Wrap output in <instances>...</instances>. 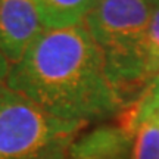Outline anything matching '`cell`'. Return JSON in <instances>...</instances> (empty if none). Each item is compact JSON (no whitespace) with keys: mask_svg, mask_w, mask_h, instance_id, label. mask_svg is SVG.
Here are the masks:
<instances>
[{"mask_svg":"<svg viewBox=\"0 0 159 159\" xmlns=\"http://www.w3.org/2000/svg\"><path fill=\"white\" fill-rule=\"evenodd\" d=\"M68 152V150H66ZM66 152H62V153H56V155H52V156H47V158L43 159H66Z\"/></svg>","mask_w":159,"mask_h":159,"instance_id":"9","label":"cell"},{"mask_svg":"<svg viewBox=\"0 0 159 159\" xmlns=\"http://www.w3.org/2000/svg\"><path fill=\"white\" fill-rule=\"evenodd\" d=\"M153 5L155 0H99L83 25L105 53L124 50L148 30Z\"/></svg>","mask_w":159,"mask_h":159,"instance_id":"3","label":"cell"},{"mask_svg":"<svg viewBox=\"0 0 159 159\" xmlns=\"http://www.w3.org/2000/svg\"><path fill=\"white\" fill-rule=\"evenodd\" d=\"M99 0H37L46 30L81 25Z\"/></svg>","mask_w":159,"mask_h":159,"instance_id":"6","label":"cell"},{"mask_svg":"<svg viewBox=\"0 0 159 159\" xmlns=\"http://www.w3.org/2000/svg\"><path fill=\"white\" fill-rule=\"evenodd\" d=\"M9 69H11V63L7 62V59L0 52V84H5L7 74H9Z\"/></svg>","mask_w":159,"mask_h":159,"instance_id":"8","label":"cell"},{"mask_svg":"<svg viewBox=\"0 0 159 159\" xmlns=\"http://www.w3.org/2000/svg\"><path fill=\"white\" fill-rule=\"evenodd\" d=\"M131 139L119 125L102 124L75 139L66 159H130Z\"/></svg>","mask_w":159,"mask_h":159,"instance_id":"5","label":"cell"},{"mask_svg":"<svg viewBox=\"0 0 159 159\" xmlns=\"http://www.w3.org/2000/svg\"><path fill=\"white\" fill-rule=\"evenodd\" d=\"M5 84L69 122L89 125L125 108L108 78L105 52L83 24L46 30L11 65Z\"/></svg>","mask_w":159,"mask_h":159,"instance_id":"1","label":"cell"},{"mask_svg":"<svg viewBox=\"0 0 159 159\" xmlns=\"http://www.w3.org/2000/svg\"><path fill=\"white\" fill-rule=\"evenodd\" d=\"M130 139V159H159V116L142 119Z\"/></svg>","mask_w":159,"mask_h":159,"instance_id":"7","label":"cell"},{"mask_svg":"<svg viewBox=\"0 0 159 159\" xmlns=\"http://www.w3.org/2000/svg\"><path fill=\"white\" fill-rule=\"evenodd\" d=\"M158 116H159V114H158Z\"/></svg>","mask_w":159,"mask_h":159,"instance_id":"10","label":"cell"},{"mask_svg":"<svg viewBox=\"0 0 159 159\" xmlns=\"http://www.w3.org/2000/svg\"><path fill=\"white\" fill-rule=\"evenodd\" d=\"M44 31L37 0H0V52L11 65Z\"/></svg>","mask_w":159,"mask_h":159,"instance_id":"4","label":"cell"},{"mask_svg":"<svg viewBox=\"0 0 159 159\" xmlns=\"http://www.w3.org/2000/svg\"><path fill=\"white\" fill-rule=\"evenodd\" d=\"M85 127L56 118L0 84V159H43L66 152Z\"/></svg>","mask_w":159,"mask_h":159,"instance_id":"2","label":"cell"}]
</instances>
